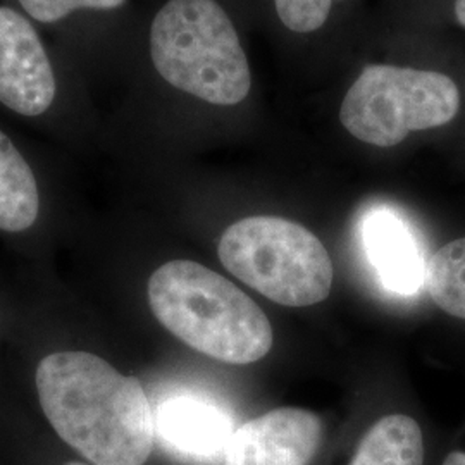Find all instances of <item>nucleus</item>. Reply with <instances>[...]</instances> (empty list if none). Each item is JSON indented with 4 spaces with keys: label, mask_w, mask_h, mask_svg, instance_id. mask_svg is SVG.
I'll list each match as a JSON object with an SVG mask.
<instances>
[{
    "label": "nucleus",
    "mask_w": 465,
    "mask_h": 465,
    "mask_svg": "<svg viewBox=\"0 0 465 465\" xmlns=\"http://www.w3.org/2000/svg\"><path fill=\"white\" fill-rule=\"evenodd\" d=\"M36 391L54 431L92 464L149 460L155 419L134 376L88 351H55L38 364Z\"/></svg>",
    "instance_id": "nucleus-1"
},
{
    "label": "nucleus",
    "mask_w": 465,
    "mask_h": 465,
    "mask_svg": "<svg viewBox=\"0 0 465 465\" xmlns=\"http://www.w3.org/2000/svg\"><path fill=\"white\" fill-rule=\"evenodd\" d=\"M142 40L149 78L167 95L209 107H232L247 99L249 59L217 0H164Z\"/></svg>",
    "instance_id": "nucleus-2"
},
{
    "label": "nucleus",
    "mask_w": 465,
    "mask_h": 465,
    "mask_svg": "<svg viewBox=\"0 0 465 465\" xmlns=\"http://www.w3.org/2000/svg\"><path fill=\"white\" fill-rule=\"evenodd\" d=\"M155 319L188 347L226 364L264 359L274 332L262 309L230 280L193 261H171L149 280Z\"/></svg>",
    "instance_id": "nucleus-3"
},
{
    "label": "nucleus",
    "mask_w": 465,
    "mask_h": 465,
    "mask_svg": "<svg viewBox=\"0 0 465 465\" xmlns=\"http://www.w3.org/2000/svg\"><path fill=\"white\" fill-rule=\"evenodd\" d=\"M84 69L15 2L0 0V109L63 132L97 128Z\"/></svg>",
    "instance_id": "nucleus-4"
},
{
    "label": "nucleus",
    "mask_w": 465,
    "mask_h": 465,
    "mask_svg": "<svg viewBox=\"0 0 465 465\" xmlns=\"http://www.w3.org/2000/svg\"><path fill=\"white\" fill-rule=\"evenodd\" d=\"M217 252L232 276L280 305L309 307L331 293V257L316 234L295 221L240 219L223 232Z\"/></svg>",
    "instance_id": "nucleus-5"
},
{
    "label": "nucleus",
    "mask_w": 465,
    "mask_h": 465,
    "mask_svg": "<svg viewBox=\"0 0 465 465\" xmlns=\"http://www.w3.org/2000/svg\"><path fill=\"white\" fill-rule=\"evenodd\" d=\"M459 109V86L447 74L371 64L350 86L340 107V121L357 140L390 149L412 132L449 124Z\"/></svg>",
    "instance_id": "nucleus-6"
},
{
    "label": "nucleus",
    "mask_w": 465,
    "mask_h": 465,
    "mask_svg": "<svg viewBox=\"0 0 465 465\" xmlns=\"http://www.w3.org/2000/svg\"><path fill=\"white\" fill-rule=\"evenodd\" d=\"M84 69L94 88L132 55V0H11Z\"/></svg>",
    "instance_id": "nucleus-7"
},
{
    "label": "nucleus",
    "mask_w": 465,
    "mask_h": 465,
    "mask_svg": "<svg viewBox=\"0 0 465 465\" xmlns=\"http://www.w3.org/2000/svg\"><path fill=\"white\" fill-rule=\"evenodd\" d=\"M322 441L314 412L282 407L247 420L232 431L224 465H309Z\"/></svg>",
    "instance_id": "nucleus-8"
},
{
    "label": "nucleus",
    "mask_w": 465,
    "mask_h": 465,
    "mask_svg": "<svg viewBox=\"0 0 465 465\" xmlns=\"http://www.w3.org/2000/svg\"><path fill=\"white\" fill-rule=\"evenodd\" d=\"M367 257L386 290L414 295L426 282L424 253L412 230L395 213L380 207L362 221Z\"/></svg>",
    "instance_id": "nucleus-9"
},
{
    "label": "nucleus",
    "mask_w": 465,
    "mask_h": 465,
    "mask_svg": "<svg viewBox=\"0 0 465 465\" xmlns=\"http://www.w3.org/2000/svg\"><path fill=\"white\" fill-rule=\"evenodd\" d=\"M155 426L171 449L199 459L224 455L232 438V419L219 407L192 397L167 400L159 407Z\"/></svg>",
    "instance_id": "nucleus-10"
},
{
    "label": "nucleus",
    "mask_w": 465,
    "mask_h": 465,
    "mask_svg": "<svg viewBox=\"0 0 465 465\" xmlns=\"http://www.w3.org/2000/svg\"><path fill=\"white\" fill-rule=\"evenodd\" d=\"M40 176L16 140L0 126V232H28L42 214Z\"/></svg>",
    "instance_id": "nucleus-11"
},
{
    "label": "nucleus",
    "mask_w": 465,
    "mask_h": 465,
    "mask_svg": "<svg viewBox=\"0 0 465 465\" xmlns=\"http://www.w3.org/2000/svg\"><path fill=\"white\" fill-rule=\"evenodd\" d=\"M424 438L416 420L403 414L380 419L362 438L350 465H422Z\"/></svg>",
    "instance_id": "nucleus-12"
},
{
    "label": "nucleus",
    "mask_w": 465,
    "mask_h": 465,
    "mask_svg": "<svg viewBox=\"0 0 465 465\" xmlns=\"http://www.w3.org/2000/svg\"><path fill=\"white\" fill-rule=\"evenodd\" d=\"M426 286L441 311L465 319V236L434 252L426 267Z\"/></svg>",
    "instance_id": "nucleus-13"
},
{
    "label": "nucleus",
    "mask_w": 465,
    "mask_h": 465,
    "mask_svg": "<svg viewBox=\"0 0 465 465\" xmlns=\"http://www.w3.org/2000/svg\"><path fill=\"white\" fill-rule=\"evenodd\" d=\"M338 0H274L282 25L295 34H312L321 30Z\"/></svg>",
    "instance_id": "nucleus-14"
},
{
    "label": "nucleus",
    "mask_w": 465,
    "mask_h": 465,
    "mask_svg": "<svg viewBox=\"0 0 465 465\" xmlns=\"http://www.w3.org/2000/svg\"><path fill=\"white\" fill-rule=\"evenodd\" d=\"M443 465H465L464 451H451Z\"/></svg>",
    "instance_id": "nucleus-15"
},
{
    "label": "nucleus",
    "mask_w": 465,
    "mask_h": 465,
    "mask_svg": "<svg viewBox=\"0 0 465 465\" xmlns=\"http://www.w3.org/2000/svg\"><path fill=\"white\" fill-rule=\"evenodd\" d=\"M455 17L465 28V0H455Z\"/></svg>",
    "instance_id": "nucleus-16"
},
{
    "label": "nucleus",
    "mask_w": 465,
    "mask_h": 465,
    "mask_svg": "<svg viewBox=\"0 0 465 465\" xmlns=\"http://www.w3.org/2000/svg\"><path fill=\"white\" fill-rule=\"evenodd\" d=\"M64 465H84V464H82V462H67V464H64Z\"/></svg>",
    "instance_id": "nucleus-17"
}]
</instances>
